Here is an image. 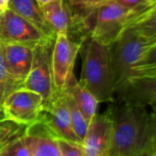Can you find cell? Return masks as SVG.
Listing matches in <instances>:
<instances>
[{
  "label": "cell",
  "mask_w": 156,
  "mask_h": 156,
  "mask_svg": "<svg viewBox=\"0 0 156 156\" xmlns=\"http://www.w3.org/2000/svg\"><path fill=\"white\" fill-rule=\"evenodd\" d=\"M107 110L112 125L109 156H138L156 147L155 108L114 99Z\"/></svg>",
  "instance_id": "6da1fadb"
},
{
  "label": "cell",
  "mask_w": 156,
  "mask_h": 156,
  "mask_svg": "<svg viewBox=\"0 0 156 156\" xmlns=\"http://www.w3.org/2000/svg\"><path fill=\"white\" fill-rule=\"evenodd\" d=\"M79 84L98 102H112L115 87L110 62L109 46L90 39L87 44Z\"/></svg>",
  "instance_id": "7a4b0ae2"
},
{
  "label": "cell",
  "mask_w": 156,
  "mask_h": 156,
  "mask_svg": "<svg viewBox=\"0 0 156 156\" xmlns=\"http://www.w3.org/2000/svg\"><path fill=\"white\" fill-rule=\"evenodd\" d=\"M155 43L127 27L109 46L115 93L132 75L134 67Z\"/></svg>",
  "instance_id": "3957f363"
},
{
  "label": "cell",
  "mask_w": 156,
  "mask_h": 156,
  "mask_svg": "<svg viewBox=\"0 0 156 156\" xmlns=\"http://www.w3.org/2000/svg\"><path fill=\"white\" fill-rule=\"evenodd\" d=\"M54 41L55 38L49 39L33 48L30 70L20 86V88L39 93L42 98L43 108L48 106L57 96L53 86L51 68Z\"/></svg>",
  "instance_id": "277c9868"
},
{
  "label": "cell",
  "mask_w": 156,
  "mask_h": 156,
  "mask_svg": "<svg viewBox=\"0 0 156 156\" xmlns=\"http://www.w3.org/2000/svg\"><path fill=\"white\" fill-rule=\"evenodd\" d=\"M130 10L112 1H108L96 8L90 39L110 46L126 28Z\"/></svg>",
  "instance_id": "5b68a950"
},
{
  "label": "cell",
  "mask_w": 156,
  "mask_h": 156,
  "mask_svg": "<svg viewBox=\"0 0 156 156\" xmlns=\"http://www.w3.org/2000/svg\"><path fill=\"white\" fill-rule=\"evenodd\" d=\"M82 46L81 42L75 41L66 34H56L52 59V79L56 94L65 91L67 85L73 74L74 62Z\"/></svg>",
  "instance_id": "8992f818"
},
{
  "label": "cell",
  "mask_w": 156,
  "mask_h": 156,
  "mask_svg": "<svg viewBox=\"0 0 156 156\" xmlns=\"http://www.w3.org/2000/svg\"><path fill=\"white\" fill-rule=\"evenodd\" d=\"M49 39L51 38H47L34 25L11 9H8L0 13V43L34 48Z\"/></svg>",
  "instance_id": "52a82bcc"
},
{
  "label": "cell",
  "mask_w": 156,
  "mask_h": 156,
  "mask_svg": "<svg viewBox=\"0 0 156 156\" xmlns=\"http://www.w3.org/2000/svg\"><path fill=\"white\" fill-rule=\"evenodd\" d=\"M42 108L41 96L25 88L13 91L2 103L5 118L26 125H30L39 120Z\"/></svg>",
  "instance_id": "ba28073f"
},
{
  "label": "cell",
  "mask_w": 156,
  "mask_h": 156,
  "mask_svg": "<svg viewBox=\"0 0 156 156\" xmlns=\"http://www.w3.org/2000/svg\"><path fill=\"white\" fill-rule=\"evenodd\" d=\"M39 119L56 138L81 143L73 129L70 111L63 93L58 94L48 106L42 108Z\"/></svg>",
  "instance_id": "9c48e42d"
},
{
  "label": "cell",
  "mask_w": 156,
  "mask_h": 156,
  "mask_svg": "<svg viewBox=\"0 0 156 156\" xmlns=\"http://www.w3.org/2000/svg\"><path fill=\"white\" fill-rule=\"evenodd\" d=\"M111 129V119L108 110L102 114H96L81 141L84 156H109Z\"/></svg>",
  "instance_id": "30bf717a"
},
{
  "label": "cell",
  "mask_w": 156,
  "mask_h": 156,
  "mask_svg": "<svg viewBox=\"0 0 156 156\" xmlns=\"http://www.w3.org/2000/svg\"><path fill=\"white\" fill-rule=\"evenodd\" d=\"M114 99L151 107L156 102V78L141 75L130 76L116 91Z\"/></svg>",
  "instance_id": "8fae6325"
},
{
  "label": "cell",
  "mask_w": 156,
  "mask_h": 156,
  "mask_svg": "<svg viewBox=\"0 0 156 156\" xmlns=\"http://www.w3.org/2000/svg\"><path fill=\"white\" fill-rule=\"evenodd\" d=\"M56 139L41 119L29 125L24 137L31 156H62Z\"/></svg>",
  "instance_id": "7c38bea8"
},
{
  "label": "cell",
  "mask_w": 156,
  "mask_h": 156,
  "mask_svg": "<svg viewBox=\"0 0 156 156\" xmlns=\"http://www.w3.org/2000/svg\"><path fill=\"white\" fill-rule=\"evenodd\" d=\"M1 45L7 70L21 86L31 67L33 48L11 43H1Z\"/></svg>",
  "instance_id": "4fadbf2b"
},
{
  "label": "cell",
  "mask_w": 156,
  "mask_h": 156,
  "mask_svg": "<svg viewBox=\"0 0 156 156\" xmlns=\"http://www.w3.org/2000/svg\"><path fill=\"white\" fill-rule=\"evenodd\" d=\"M9 9L34 25L47 38H54L56 36L45 17L42 7L37 0H10Z\"/></svg>",
  "instance_id": "5bb4252c"
},
{
  "label": "cell",
  "mask_w": 156,
  "mask_h": 156,
  "mask_svg": "<svg viewBox=\"0 0 156 156\" xmlns=\"http://www.w3.org/2000/svg\"><path fill=\"white\" fill-rule=\"evenodd\" d=\"M65 91H68L73 96L78 108L80 109L86 120L89 123L93 117L97 114V109L99 103L97 98L79 84L74 74L71 77Z\"/></svg>",
  "instance_id": "9a60e30c"
},
{
  "label": "cell",
  "mask_w": 156,
  "mask_h": 156,
  "mask_svg": "<svg viewBox=\"0 0 156 156\" xmlns=\"http://www.w3.org/2000/svg\"><path fill=\"white\" fill-rule=\"evenodd\" d=\"M29 125L3 118L0 119V150L25 137Z\"/></svg>",
  "instance_id": "2e32d148"
},
{
  "label": "cell",
  "mask_w": 156,
  "mask_h": 156,
  "mask_svg": "<svg viewBox=\"0 0 156 156\" xmlns=\"http://www.w3.org/2000/svg\"><path fill=\"white\" fill-rule=\"evenodd\" d=\"M62 93L64 94L65 100H66V103H67V106H68V108L70 111L73 129L76 136L78 137V139L82 141V140L84 139V137L86 135V132L87 130L89 123L86 120V119L84 118L80 109L78 108L73 96L68 91H64Z\"/></svg>",
  "instance_id": "e0dca14e"
},
{
  "label": "cell",
  "mask_w": 156,
  "mask_h": 156,
  "mask_svg": "<svg viewBox=\"0 0 156 156\" xmlns=\"http://www.w3.org/2000/svg\"><path fill=\"white\" fill-rule=\"evenodd\" d=\"M19 88H20V84L11 77L7 70L2 45L0 43V104L2 105L4 99Z\"/></svg>",
  "instance_id": "ac0fdd59"
},
{
  "label": "cell",
  "mask_w": 156,
  "mask_h": 156,
  "mask_svg": "<svg viewBox=\"0 0 156 156\" xmlns=\"http://www.w3.org/2000/svg\"><path fill=\"white\" fill-rule=\"evenodd\" d=\"M156 16V0H145L137 8L130 10L129 16L128 17L126 28L141 21L143 20Z\"/></svg>",
  "instance_id": "d6986e66"
},
{
  "label": "cell",
  "mask_w": 156,
  "mask_h": 156,
  "mask_svg": "<svg viewBox=\"0 0 156 156\" xmlns=\"http://www.w3.org/2000/svg\"><path fill=\"white\" fill-rule=\"evenodd\" d=\"M129 27L135 30L140 36L156 41V16L143 20Z\"/></svg>",
  "instance_id": "ffe728a7"
},
{
  "label": "cell",
  "mask_w": 156,
  "mask_h": 156,
  "mask_svg": "<svg viewBox=\"0 0 156 156\" xmlns=\"http://www.w3.org/2000/svg\"><path fill=\"white\" fill-rule=\"evenodd\" d=\"M57 143L62 156H84L81 143L57 138Z\"/></svg>",
  "instance_id": "44dd1931"
},
{
  "label": "cell",
  "mask_w": 156,
  "mask_h": 156,
  "mask_svg": "<svg viewBox=\"0 0 156 156\" xmlns=\"http://www.w3.org/2000/svg\"><path fill=\"white\" fill-rule=\"evenodd\" d=\"M13 156H31L30 151L24 140V137L15 140L5 147Z\"/></svg>",
  "instance_id": "7402d4cb"
},
{
  "label": "cell",
  "mask_w": 156,
  "mask_h": 156,
  "mask_svg": "<svg viewBox=\"0 0 156 156\" xmlns=\"http://www.w3.org/2000/svg\"><path fill=\"white\" fill-rule=\"evenodd\" d=\"M153 64H156V43L145 53V55L142 57V59L134 67L132 73L135 70H137L139 68H142V67H146V66H150V65H153Z\"/></svg>",
  "instance_id": "603a6c76"
},
{
  "label": "cell",
  "mask_w": 156,
  "mask_h": 156,
  "mask_svg": "<svg viewBox=\"0 0 156 156\" xmlns=\"http://www.w3.org/2000/svg\"><path fill=\"white\" fill-rule=\"evenodd\" d=\"M108 0H69V2L75 7L78 8H97L106 2Z\"/></svg>",
  "instance_id": "cb8c5ba5"
},
{
  "label": "cell",
  "mask_w": 156,
  "mask_h": 156,
  "mask_svg": "<svg viewBox=\"0 0 156 156\" xmlns=\"http://www.w3.org/2000/svg\"><path fill=\"white\" fill-rule=\"evenodd\" d=\"M108 1H112L116 4H119L124 8L133 9L142 4L145 0H108Z\"/></svg>",
  "instance_id": "d4e9b609"
},
{
  "label": "cell",
  "mask_w": 156,
  "mask_h": 156,
  "mask_svg": "<svg viewBox=\"0 0 156 156\" xmlns=\"http://www.w3.org/2000/svg\"><path fill=\"white\" fill-rule=\"evenodd\" d=\"M138 156H156V147L154 148H151L140 154H139Z\"/></svg>",
  "instance_id": "484cf974"
},
{
  "label": "cell",
  "mask_w": 156,
  "mask_h": 156,
  "mask_svg": "<svg viewBox=\"0 0 156 156\" xmlns=\"http://www.w3.org/2000/svg\"><path fill=\"white\" fill-rule=\"evenodd\" d=\"M10 0H0V11L3 12L9 9V3Z\"/></svg>",
  "instance_id": "4316f807"
},
{
  "label": "cell",
  "mask_w": 156,
  "mask_h": 156,
  "mask_svg": "<svg viewBox=\"0 0 156 156\" xmlns=\"http://www.w3.org/2000/svg\"><path fill=\"white\" fill-rule=\"evenodd\" d=\"M0 156H13L6 148H3L0 150Z\"/></svg>",
  "instance_id": "83f0119b"
},
{
  "label": "cell",
  "mask_w": 156,
  "mask_h": 156,
  "mask_svg": "<svg viewBox=\"0 0 156 156\" xmlns=\"http://www.w3.org/2000/svg\"><path fill=\"white\" fill-rule=\"evenodd\" d=\"M37 1H38V3L42 7V6L46 5V4H48V3H50V2L53 1V0H37Z\"/></svg>",
  "instance_id": "f1b7e54d"
},
{
  "label": "cell",
  "mask_w": 156,
  "mask_h": 156,
  "mask_svg": "<svg viewBox=\"0 0 156 156\" xmlns=\"http://www.w3.org/2000/svg\"><path fill=\"white\" fill-rule=\"evenodd\" d=\"M3 118H5V115H4V112H3L2 107H0V119H2Z\"/></svg>",
  "instance_id": "f546056e"
},
{
  "label": "cell",
  "mask_w": 156,
  "mask_h": 156,
  "mask_svg": "<svg viewBox=\"0 0 156 156\" xmlns=\"http://www.w3.org/2000/svg\"><path fill=\"white\" fill-rule=\"evenodd\" d=\"M151 108H155V109H156V102H155V103H153V104H152V105H151Z\"/></svg>",
  "instance_id": "4dcf8cb0"
},
{
  "label": "cell",
  "mask_w": 156,
  "mask_h": 156,
  "mask_svg": "<svg viewBox=\"0 0 156 156\" xmlns=\"http://www.w3.org/2000/svg\"><path fill=\"white\" fill-rule=\"evenodd\" d=\"M0 107H2V105H1V104H0Z\"/></svg>",
  "instance_id": "1f68e13d"
},
{
  "label": "cell",
  "mask_w": 156,
  "mask_h": 156,
  "mask_svg": "<svg viewBox=\"0 0 156 156\" xmlns=\"http://www.w3.org/2000/svg\"><path fill=\"white\" fill-rule=\"evenodd\" d=\"M0 13H1V11H0Z\"/></svg>",
  "instance_id": "d6a6232c"
}]
</instances>
